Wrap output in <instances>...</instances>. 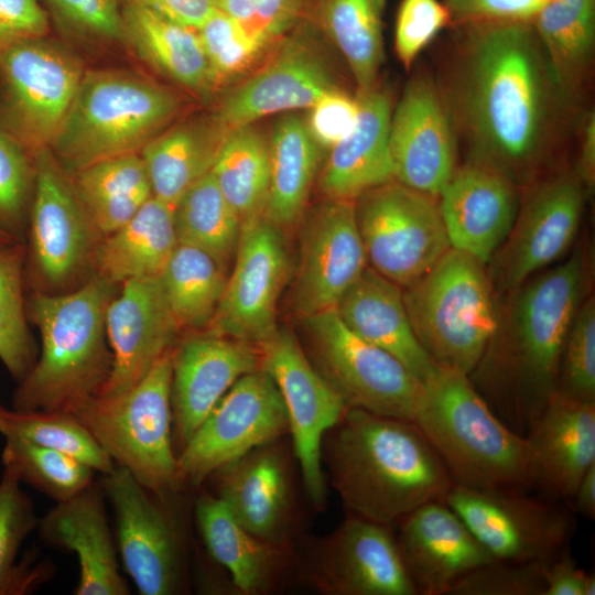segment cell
Segmentation results:
<instances>
[{
    "instance_id": "603a6c76",
    "label": "cell",
    "mask_w": 595,
    "mask_h": 595,
    "mask_svg": "<svg viewBox=\"0 0 595 595\" xmlns=\"http://www.w3.org/2000/svg\"><path fill=\"white\" fill-rule=\"evenodd\" d=\"M261 368L257 345L198 332L173 349L171 411L177 453L228 389L244 375Z\"/></svg>"
},
{
    "instance_id": "836d02e7",
    "label": "cell",
    "mask_w": 595,
    "mask_h": 595,
    "mask_svg": "<svg viewBox=\"0 0 595 595\" xmlns=\"http://www.w3.org/2000/svg\"><path fill=\"white\" fill-rule=\"evenodd\" d=\"M176 246L174 209L152 196L122 227L101 239L94 274L117 285L158 278Z\"/></svg>"
},
{
    "instance_id": "f1b7e54d",
    "label": "cell",
    "mask_w": 595,
    "mask_h": 595,
    "mask_svg": "<svg viewBox=\"0 0 595 595\" xmlns=\"http://www.w3.org/2000/svg\"><path fill=\"white\" fill-rule=\"evenodd\" d=\"M536 493L571 500L585 472L595 464V401L555 392L528 433Z\"/></svg>"
},
{
    "instance_id": "816d5d0a",
    "label": "cell",
    "mask_w": 595,
    "mask_h": 595,
    "mask_svg": "<svg viewBox=\"0 0 595 595\" xmlns=\"http://www.w3.org/2000/svg\"><path fill=\"white\" fill-rule=\"evenodd\" d=\"M306 2L307 0H216V8L235 21L255 43L267 48L304 18Z\"/></svg>"
},
{
    "instance_id": "7c38bea8",
    "label": "cell",
    "mask_w": 595,
    "mask_h": 595,
    "mask_svg": "<svg viewBox=\"0 0 595 595\" xmlns=\"http://www.w3.org/2000/svg\"><path fill=\"white\" fill-rule=\"evenodd\" d=\"M495 560L550 562L570 548L576 520L565 500L453 484L444 500Z\"/></svg>"
},
{
    "instance_id": "277c9868",
    "label": "cell",
    "mask_w": 595,
    "mask_h": 595,
    "mask_svg": "<svg viewBox=\"0 0 595 595\" xmlns=\"http://www.w3.org/2000/svg\"><path fill=\"white\" fill-rule=\"evenodd\" d=\"M120 285L96 274L75 290L29 292L26 314L41 334V350L18 383L11 408L73 413L97 397L112 368L107 309Z\"/></svg>"
},
{
    "instance_id": "6f0895ef",
    "label": "cell",
    "mask_w": 595,
    "mask_h": 595,
    "mask_svg": "<svg viewBox=\"0 0 595 595\" xmlns=\"http://www.w3.org/2000/svg\"><path fill=\"white\" fill-rule=\"evenodd\" d=\"M552 0H444L451 22L531 21Z\"/></svg>"
},
{
    "instance_id": "8fae6325",
    "label": "cell",
    "mask_w": 595,
    "mask_h": 595,
    "mask_svg": "<svg viewBox=\"0 0 595 595\" xmlns=\"http://www.w3.org/2000/svg\"><path fill=\"white\" fill-rule=\"evenodd\" d=\"M302 321L307 358L349 408L413 420L421 381L400 360L351 332L335 309Z\"/></svg>"
},
{
    "instance_id": "d6a6232c",
    "label": "cell",
    "mask_w": 595,
    "mask_h": 595,
    "mask_svg": "<svg viewBox=\"0 0 595 595\" xmlns=\"http://www.w3.org/2000/svg\"><path fill=\"white\" fill-rule=\"evenodd\" d=\"M228 132L213 113L183 121L152 139L140 152L152 195L174 209L184 193L212 171Z\"/></svg>"
},
{
    "instance_id": "9f6ffc18",
    "label": "cell",
    "mask_w": 595,
    "mask_h": 595,
    "mask_svg": "<svg viewBox=\"0 0 595 595\" xmlns=\"http://www.w3.org/2000/svg\"><path fill=\"white\" fill-rule=\"evenodd\" d=\"M48 31V13L41 0H0V54Z\"/></svg>"
},
{
    "instance_id": "f5cc1de1",
    "label": "cell",
    "mask_w": 595,
    "mask_h": 595,
    "mask_svg": "<svg viewBox=\"0 0 595 595\" xmlns=\"http://www.w3.org/2000/svg\"><path fill=\"white\" fill-rule=\"evenodd\" d=\"M69 33L93 41L126 42L121 0H44Z\"/></svg>"
},
{
    "instance_id": "52a82bcc",
    "label": "cell",
    "mask_w": 595,
    "mask_h": 595,
    "mask_svg": "<svg viewBox=\"0 0 595 595\" xmlns=\"http://www.w3.org/2000/svg\"><path fill=\"white\" fill-rule=\"evenodd\" d=\"M486 264L451 248L403 301L421 346L439 366L469 375L498 324V306Z\"/></svg>"
},
{
    "instance_id": "680465c9",
    "label": "cell",
    "mask_w": 595,
    "mask_h": 595,
    "mask_svg": "<svg viewBox=\"0 0 595 595\" xmlns=\"http://www.w3.org/2000/svg\"><path fill=\"white\" fill-rule=\"evenodd\" d=\"M595 575L575 563L571 549L547 563L544 595H594Z\"/></svg>"
},
{
    "instance_id": "e0dca14e",
    "label": "cell",
    "mask_w": 595,
    "mask_h": 595,
    "mask_svg": "<svg viewBox=\"0 0 595 595\" xmlns=\"http://www.w3.org/2000/svg\"><path fill=\"white\" fill-rule=\"evenodd\" d=\"M322 37L304 17L275 42L267 63L226 96L214 116L230 131L269 115L309 109L338 88Z\"/></svg>"
},
{
    "instance_id": "9c48e42d",
    "label": "cell",
    "mask_w": 595,
    "mask_h": 595,
    "mask_svg": "<svg viewBox=\"0 0 595 595\" xmlns=\"http://www.w3.org/2000/svg\"><path fill=\"white\" fill-rule=\"evenodd\" d=\"M36 180L25 236V284L50 294L77 289L94 275L104 238L48 148L32 152Z\"/></svg>"
},
{
    "instance_id": "ee69618b",
    "label": "cell",
    "mask_w": 595,
    "mask_h": 595,
    "mask_svg": "<svg viewBox=\"0 0 595 595\" xmlns=\"http://www.w3.org/2000/svg\"><path fill=\"white\" fill-rule=\"evenodd\" d=\"M0 434L66 453L101 475L116 464L71 412L17 410L0 404Z\"/></svg>"
},
{
    "instance_id": "5bb4252c",
    "label": "cell",
    "mask_w": 595,
    "mask_h": 595,
    "mask_svg": "<svg viewBox=\"0 0 595 595\" xmlns=\"http://www.w3.org/2000/svg\"><path fill=\"white\" fill-rule=\"evenodd\" d=\"M258 347L261 368L274 381L286 409L289 433L305 493L314 508L323 510L327 501L323 440L349 407L314 368L289 329L278 327Z\"/></svg>"
},
{
    "instance_id": "d6986e66",
    "label": "cell",
    "mask_w": 595,
    "mask_h": 595,
    "mask_svg": "<svg viewBox=\"0 0 595 595\" xmlns=\"http://www.w3.org/2000/svg\"><path fill=\"white\" fill-rule=\"evenodd\" d=\"M585 194L571 174L552 177L530 193L486 266L494 291L509 292L562 258L578 232Z\"/></svg>"
},
{
    "instance_id": "f35d334b",
    "label": "cell",
    "mask_w": 595,
    "mask_h": 595,
    "mask_svg": "<svg viewBox=\"0 0 595 595\" xmlns=\"http://www.w3.org/2000/svg\"><path fill=\"white\" fill-rule=\"evenodd\" d=\"M210 173L241 225L264 216L270 181L269 141L252 125L228 132Z\"/></svg>"
},
{
    "instance_id": "5b68a950",
    "label": "cell",
    "mask_w": 595,
    "mask_h": 595,
    "mask_svg": "<svg viewBox=\"0 0 595 595\" xmlns=\"http://www.w3.org/2000/svg\"><path fill=\"white\" fill-rule=\"evenodd\" d=\"M412 421L454 484L477 489L536 491L527 437L499 419L467 375L436 365L421 381Z\"/></svg>"
},
{
    "instance_id": "d590c367",
    "label": "cell",
    "mask_w": 595,
    "mask_h": 595,
    "mask_svg": "<svg viewBox=\"0 0 595 595\" xmlns=\"http://www.w3.org/2000/svg\"><path fill=\"white\" fill-rule=\"evenodd\" d=\"M386 0H307L305 18L343 54L358 93L376 87L383 61Z\"/></svg>"
},
{
    "instance_id": "8d00e7d4",
    "label": "cell",
    "mask_w": 595,
    "mask_h": 595,
    "mask_svg": "<svg viewBox=\"0 0 595 595\" xmlns=\"http://www.w3.org/2000/svg\"><path fill=\"white\" fill-rule=\"evenodd\" d=\"M320 148L306 122L290 113L269 141L270 181L264 216L282 230L302 217L318 165Z\"/></svg>"
},
{
    "instance_id": "7bdbcfd3",
    "label": "cell",
    "mask_w": 595,
    "mask_h": 595,
    "mask_svg": "<svg viewBox=\"0 0 595 595\" xmlns=\"http://www.w3.org/2000/svg\"><path fill=\"white\" fill-rule=\"evenodd\" d=\"M25 259V241L0 248V360L17 383L39 357L26 314Z\"/></svg>"
},
{
    "instance_id": "74e56055",
    "label": "cell",
    "mask_w": 595,
    "mask_h": 595,
    "mask_svg": "<svg viewBox=\"0 0 595 595\" xmlns=\"http://www.w3.org/2000/svg\"><path fill=\"white\" fill-rule=\"evenodd\" d=\"M69 176L79 202L102 237L122 227L153 196L140 153L105 159Z\"/></svg>"
},
{
    "instance_id": "bcb514c9",
    "label": "cell",
    "mask_w": 595,
    "mask_h": 595,
    "mask_svg": "<svg viewBox=\"0 0 595 595\" xmlns=\"http://www.w3.org/2000/svg\"><path fill=\"white\" fill-rule=\"evenodd\" d=\"M20 484L14 473L3 467L0 478V595L29 593L41 580L37 567L17 563L23 542L39 523L33 501Z\"/></svg>"
},
{
    "instance_id": "7a4b0ae2",
    "label": "cell",
    "mask_w": 595,
    "mask_h": 595,
    "mask_svg": "<svg viewBox=\"0 0 595 595\" xmlns=\"http://www.w3.org/2000/svg\"><path fill=\"white\" fill-rule=\"evenodd\" d=\"M588 284L582 247L507 292L497 328L468 375L499 419L526 436L556 392L562 348Z\"/></svg>"
},
{
    "instance_id": "44dd1931",
    "label": "cell",
    "mask_w": 595,
    "mask_h": 595,
    "mask_svg": "<svg viewBox=\"0 0 595 595\" xmlns=\"http://www.w3.org/2000/svg\"><path fill=\"white\" fill-rule=\"evenodd\" d=\"M367 266L354 201L326 198L301 230L292 288L294 312L303 318L335 309Z\"/></svg>"
},
{
    "instance_id": "94428289",
    "label": "cell",
    "mask_w": 595,
    "mask_h": 595,
    "mask_svg": "<svg viewBox=\"0 0 595 595\" xmlns=\"http://www.w3.org/2000/svg\"><path fill=\"white\" fill-rule=\"evenodd\" d=\"M577 177L583 184L586 194H589L595 184V119L589 117L584 129L582 150L578 162Z\"/></svg>"
},
{
    "instance_id": "4dcf8cb0",
    "label": "cell",
    "mask_w": 595,
    "mask_h": 595,
    "mask_svg": "<svg viewBox=\"0 0 595 595\" xmlns=\"http://www.w3.org/2000/svg\"><path fill=\"white\" fill-rule=\"evenodd\" d=\"M356 335L388 351L420 381L436 367L411 326L403 290L367 266L335 307Z\"/></svg>"
},
{
    "instance_id": "8992f818",
    "label": "cell",
    "mask_w": 595,
    "mask_h": 595,
    "mask_svg": "<svg viewBox=\"0 0 595 595\" xmlns=\"http://www.w3.org/2000/svg\"><path fill=\"white\" fill-rule=\"evenodd\" d=\"M181 109L170 88L139 74L87 71L50 150L68 173L141 150Z\"/></svg>"
},
{
    "instance_id": "4316f807",
    "label": "cell",
    "mask_w": 595,
    "mask_h": 595,
    "mask_svg": "<svg viewBox=\"0 0 595 595\" xmlns=\"http://www.w3.org/2000/svg\"><path fill=\"white\" fill-rule=\"evenodd\" d=\"M436 198L451 247L487 266L515 223L519 209L515 184L472 161L455 169Z\"/></svg>"
},
{
    "instance_id": "db71d44e",
    "label": "cell",
    "mask_w": 595,
    "mask_h": 595,
    "mask_svg": "<svg viewBox=\"0 0 595 595\" xmlns=\"http://www.w3.org/2000/svg\"><path fill=\"white\" fill-rule=\"evenodd\" d=\"M448 23V10L439 0H402L396 20L394 47L404 67L409 68Z\"/></svg>"
},
{
    "instance_id": "681fc988",
    "label": "cell",
    "mask_w": 595,
    "mask_h": 595,
    "mask_svg": "<svg viewBox=\"0 0 595 595\" xmlns=\"http://www.w3.org/2000/svg\"><path fill=\"white\" fill-rule=\"evenodd\" d=\"M197 32L215 88L247 72L266 50L218 9Z\"/></svg>"
},
{
    "instance_id": "30bf717a",
    "label": "cell",
    "mask_w": 595,
    "mask_h": 595,
    "mask_svg": "<svg viewBox=\"0 0 595 595\" xmlns=\"http://www.w3.org/2000/svg\"><path fill=\"white\" fill-rule=\"evenodd\" d=\"M435 198L392 180L354 201L369 267L402 290L452 248Z\"/></svg>"
},
{
    "instance_id": "ffe728a7",
    "label": "cell",
    "mask_w": 595,
    "mask_h": 595,
    "mask_svg": "<svg viewBox=\"0 0 595 595\" xmlns=\"http://www.w3.org/2000/svg\"><path fill=\"white\" fill-rule=\"evenodd\" d=\"M390 529L348 513L311 547L313 585L329 595H418Z\"/></svg>"
},
{
    "instance_id": "91938a15",
    "label": "cell",
    "mask_w": 595,
    "mask_h": 595,
    "mask_svg": "<svg viewBox=\"0 0 595 595\" xmlns=\"http://www.w3.org/2000/svg\"><path fill=\"white\" fill-rule=\"evenodd\" d=\"M133 3L171 20L198 29L217 9L216 0H121Z\"/></svg>"
},
{
    "instance_id": "4fadbf2b",
    "label": "cell",
    "mask_w": 595,
    "mask_h": 595,
    "mask_svg": "<svg viewBox=\"0 0 595 595\" xmlns=\"http://www.w3.org/2000/svg\"><path fill=\"white\" fill-rule=\"evenodd\" d=\"M82 63L46 36L0 54V127L29 151L50 148L84 76Z\"/></svg>"
},
{
    "instance_id": "c3c4849f",
    "label": "cell",
    "mask_w": 595,
    "mask_h": 595,
    "mask_svg": "<svg viewBox=\"0 0 595 595\" xmlns=\"http://www.w3.org/2000/svg\"><path fill=\"white\" fill-rule=\"evenodd\" d=\"M556 393L595 401V300L587 296L577 309L561 353Z\"/></svg>"
},
{
    "instance_id": "11a10c76",
    "label": "cell",
    "mask_w": 595,
    "mask_h": 595,
    "mask_svg": "<svg viewBox=\"0 0 595 595\" xmlns=\"http://www.w3.org/2000/svg\"><path fill=\"white\" fill-rule=\"evenodd\" d=\"M310 109L306 127L318 148L331 150L354 129L359 111L358 98L339 88L322 96Z\"/></svg>"
},
{
    "instance_id": "be15d7a7",
    "label": "cell",
    "mask_w": 595,
    "mask_h": 595,
    "mask_svg": "<svg viewBox=\"0 0 595 595\" xmlns=\"http://www.w3.org/2000/svg\"><path fill=\"white\" fill-rule=\"evenodd\" d=\"M15 241H21V240H18L14 237L10 236L9 234L0 230V248L6 247Z\"/></svg>"
},
{
    "instance_id": "83f0119b",
    "label": "cell",
    "mask_w": 595,
    "mask_h": 595,
    "mask_svg": "<svg viewBox=\"0 0 595 595\" xmlns=\"http://www.w3.org/2000/svg\"><path fill=\"white\" fill-rule=\"evenodd\" d=\"M105 502L100 483L94 482L73 498L56 502L39 518L36 530L41 541L73 552L78 559L76 595L130 594L119 570Z\"/></svg>"
},
{
    "instance_id": "9a60e30c",
    "label": "cell",
    "mask_w": 595,
    "mask_h": 595,
    "mask_svg": "<svg viewBox=\"0 0 595 595\" xmlns=\"http://www.w3.org/2000/svg\"><path fill=\"white\" fill-rule=\"evenodd\" d=\"M289 433L281 393L259 368L240 377L177 454L182 484L202 485L226 464Z\"/></svg>"
},
{
    "instance_id": "7402d4cb",
    "label": "cell",
    "mask_w": 595,
    "mask_h": 595,
    "mask_svg": "<svg viewBox=\"0 0 595 595\" xmlns=\"http://www.w3.org/2000/svg\"><path fill=\"white\" fill-rule=\"evenodd\" d=\"M181 332L159 277L123 282L106 313L112 368L98 397L120 396L134 387L175 347Z\"/></svg>"
},
{
    "instance_id": "1f68e13d",
    "label": "cell",
    "mask_w": 595,
    "mask_h": 595,
    "mask_svg": "<svg viewBox=\"0 0 595 595\" xmlns=\"http://www.w3.org/2000/svg\"><path fill=\"white\" fill-rule=\"evenodd\" d=\"M195 519L206 550L226 569L238 591L256 595L273 588L288 549L247 531L216 496L202 495L196 500Z\"/></svg>"
},
{
    "instance_id": "ab89813d",
    "label": "cell",
    "mask_w": 595,
    "mask_h": 595,
    "mask_svg": "<svg viewBox=\"0 0 595 595\" xmlns=\"http://www.w3.org/2000/svg\"><path fill=\"white\" fill-rule=\"evenodd\" d=\"M225 271L208 253L177 244L159 279L181 331L207 327L225 290Z\"/></svg>"
},
{
    "instance_id": "484cf974",
    "label": "cell",
    "mask_w": 595,
    "mask_h": 595,
    "mask_svg": "<svg viewBox=\"0 0 595 595\" xmlns=\"http://www.w3.org/2000/svg\"><path fill=\"white\" fill-rule=\"evenodd\" d=\"M217 477V498L247 531L289 548L293 524V489L289 459L277 441L258 446L226 464Z\"/></svg>"
},
{
    "instance_id": "f546056e",
    "label": "cell",
    "mask_w": 595,
    "mask_h": 595,
    "mask_svg": "<svg viewBox=\"0 0 595 595\" xmlns=\"http://www.w3.org/2000/svg\"><path fill=\"white\" fill-rule=\"evenodd\" d=\"M359 111L351 132L331 149L318 187L327 199L355 201L393 178L389 149L391 101L377 87L358 94Z\"/></svg>"
},
{
    "instance_id": "f6af8a7d",
    "label": "cell",
    "mask_w": 595,
    "mask_h": 595,
    "mask_svg": "<svg viewBox=\"0 0 595 595\" xmlns=\"http://www.w3.org/2000/svg\"><path fill=\"white\" fill-rule=\"evenodd\" d=\"M3 467L56 502L68 500L94 483V470L79 459L21 439L6 437Z\"/></svg>"
},
{
    "instance_id": "6125c7cd",
    "label": "cell",
    "mask_w": 595,
    "mask_h": 595,
    "mask_svg": "<svg viewBox=\"0 0 595 595\" xmlns=\"http://www.w3.org/2000/svg\"><path fill=\"white\" fill-rule=\"evenodd\" d=\"M571 500L574 511L588 520L595 519V464L585 472Z\"/></svg>"
},
{
    "instance_id": "ac0fdd59",
    "label": "cell",
    "mask_w": 595,
    "mask_h": 595,
    "mask_svg": "<svg viewBox=\"0 0 595 595\" xmlns=\"http://www.w3.org/2000/svg\"><path fill=\"white\" fill-rule=\"evenodd\" d=\"M282 229L266 216L241 225L236 261L209 334L259 345L277 328V305L289 272Z\"/></svg>"
},
{
    "instance_id": "2e32d148",
    "label": "cell",
    "mask_w": 595,
    "mask_h": 595,
    "mask_svg": "<svg viewBox=\"0 0 595 595\" xmlns=\"http://www.w3.org/2000/svg\"><path fill=\"white\" fill-rule=\"evenodd\" d=\"M100 486L113 509L117 545L126 572L141 595L186 591L185 549L163 497L144 487L126 468L101 475Z\"/></svg>"
},
{
    "instance_id": "b9f144b4",
    "label": "cell",
    "mask_w": 595,
    "mask_h": 595,
    "mask_svg": "<svg viewBox=\"0 0 595 595\" xmlns=\"http://www.w3.org/2000/svg\"><path fill=\"white\" fill-rule=\"evenodd\" d=\"M177 244L197 248L226 268L236 252L241 221L212 173L193 184L174 208Z\"/></svg>"
},
{
    "instance_id": "7dc6e473",
    "label": "cell",
    "mask_w": 595,
    "mask_h": 595,
    "mask_svg": "<svg viewBox=\"0 0 595 595\" xmlns=\"http://www.w3.org/2000/svg\"><path fill=\"white\" fill-rule=\"evenodd\" d=\"M32 152L0 127V230L25 241L35 191Z\"/></svg>"
},
{
    "instance_id": "f907efd6",
    "label": "cell",
    "mask_w": 595,
    "mask_h": 595,
    "mask_svg": "<svg viewBox=\"0 0 595 595\" xmlns=\"http://www.w3.org/2000/svg\"><path fill=\"white\" fill-rule=\"evenodd\" d=\"M545 562L494 560L458 578L446 595H544Z\"/></svg>"
},
{
    "instance_id": "3957f363",
    "label": "cell",
    "mask_w": 595,
    "mask_h": 595,
    "mask_svg": "<svg viewBox=\"0 0 595 595\" xmlns=\"http://www.w3.org/2000/svg\"><path fill=\"white\" fill-rule=\"evenodd\" d=\"M322 461L347 513L386 526L444 501L454 484L413 421L357 408L325 434Z\"/></svg>"
},
{
    "instance_id": "e575fe53",
    "label": "cell",
    "mask_w": 595,
    "mask_h": 595,
    "mask_svg": "<svg viewBox=\"0 0 595 595\" xmlns=\"http://www.w3.org/2000/svg\"><path fill=\"white\" fill-rule=\"evenodd\" d=\"M126 42L158 72L196 94L215 87L196 29L122 2Z\"/></svg>"
},
{
    "instance_id": "cb8c5ba5",
    "label": "cell",
    "mask_w": 595,
    "mask_h": 595,
    "mask_svg": "<svg viewBox=\"0 0 595 595\" xmlns=\"http://www.w3.org/2000/svg\"><path fill=\"white\" fill-rule=\"evenodd\" d=\"M389 149L393 178L437 197L455 171V139L448 113L433 84L411 80L391 113Z\"/></svg>"
},
{
    "instance_id": "d4e9b609",
    "label": "cell",
    "mask_w": 595,
    "mask_h": 595,
    "mask_svg": "<svg viewBox=\"0 0 595 595\" xmlns=\"http://www.w3.org/2000/svg\"><path fill=\"white\" fill-rule=\"evenodd\" d=\"M397 523V543L418 595H446L458 578L495 560L445 501L426 502Z\"/></svg>"
},
{
    "instance_id": "60d3db41",
    "label": "cell",
    "mask_w": 595,
    "mask_h": 595,
    "mask_svg": "<svg viewBox=\"0 0 595 595\" xmlns=\"http://www.w3.org/2000/svg\"><path fill=\"white\" fill-rule=\"evenodd\" d=\"M553 84L564 88L591 62L595 45V0H552L531 20Z\"/></svg>"
},
{
    "instance_id": "6da1fadb",
    "label": "cell",
    "mask_w": 595,
    "mask_h": 595,
    "mask_svg": "<svg viewBox=\"0 0 595 595\" xmlns=\"http://www.w3.org/2000/svg\"><path fill=\"white\" fill-rule=\"evenodd\" d=\"M467 30L461 107L474 162L512 184L530 176L548 118L547 62L531 21H483Z\"/></svg>"
},
{
    "instance_id": "ba28073f",
    "label": "cell",
    "mask_w": 595,
    "mask_h": 595,
    "mask_svg": "<svg viewBox=\"0 0 595 595\" xmlns=\"http://www.w3.org/2000/svg\"><path fill=\"white\" fill-rule=\"evenodd\" d=\"M173 349L127 392L94 397L73 412L116 465L160 496L182 485L172 432Z\"/></svg>"
}]
</instances>
